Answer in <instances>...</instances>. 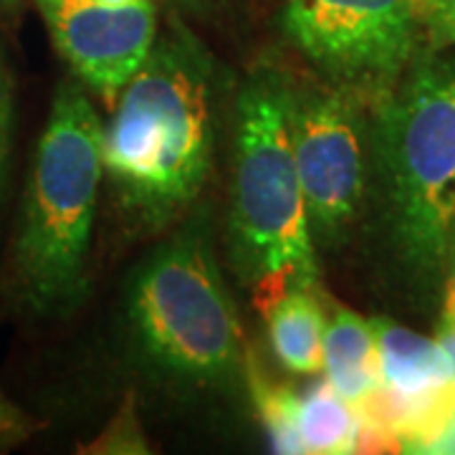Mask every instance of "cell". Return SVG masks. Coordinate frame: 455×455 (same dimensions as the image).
I'll use <instances>...</instances> for the list:
<instances>
[{"label": "cell", "mask_w": 455, "mask_h": 455, "mask_svg": "<svg viewBox=\"0 0 455 455\" xmlns=\"http://www.w3.org/2000/svg\"><path fill=\"white\" fill-rule=\"evenodd\" d=\"M245 377L251 382V395L256 403V412L259 420L263 423V430L268 433L271 448L276 453L283 455H304L301 440L293 425V412H296V395L299 392L286 387V385H274L266 374H260L251 355H248V364H245Z\"/></svg>", "instance_id": "13"}, {"label": "cell", "mask_w": 455, "mask_h": 455, "mask_svg": "<svg viewBox=\"0 0 455 455\" xmlns=\"http://www.w3.org/2000/svg\"><path fill=\"white\" fill-rule=\"evenodd\" d=\"M101 3H107V5H116V8H122V5H132V3H140V0H101Z\"/></svg>", "instance_id": "23"}, {"label": "cell", "mask_w": 455, "mask_h": 455, "mask_svg": "<svg viewBox=\"0 0 455 455\" xmlns=\"http://www.w3.org/2000/svg\"><path fill=\"white\" fill-rule=\"evenodd\" d=\"M427 453H455V403L451 415H448V420L443 425V430L430 443Z\"/></svg>", "instance_id": "19"}, {"label": "cell", "mask_w": 455, "mask_h": 455, "mask_svg": "<svg viewBox=\"0 0 455 455\" xmlns=\"http://www.w3.org/2000/svg\"><path fill=\"white\" fill-rule=\"evenodd\" d=\"M420 49L443 53L455 46V0H418Z\"/></svg>", "instance_id": "14"}, {"label": "cell", "mask_w": 455, "mask_h": 455, "mask_svg": "<svg viewBox=\"0 0 455 455\" xmlns=\"http://www.w3.org/2000/svg\"><path fill=\"white\" fill-rule=\"evenodd\" d=\"M220 74L193 31L172 20L114 99L101 163L134 230L160 233L196 203L215 155Z\"/></svg>", "instance_id": "1"}, {"label": "cell", "mask_w": 455, "mask_h": 455, "mask_svg": "<svg viewBox=\"0 0 455 455\" xmlns=\"http://www.w3.org/2000/svg\"><path fill=\"white\" fill-rule=\"evenodd\" d=\"M230 260L266 309L299 286H316V245L291 145V82L256 68L235 99Z\"/></svg>", "instance_id": "4"}, {"label": "cell", "mask_w": 455, "mask_h": 455, "mask_svg": "<svg viewBox=\"0 0 455 455\" xmlns=\"http://www.w3.org/2000/svg\"><path fill=\"white\" fill-rule=\"evenodd\" d=\"M322 372L326 382L355 405L377 390L382 385V370L372 322L357 311L334 307L326 316Z\"/></svg>", "instance_id": "9"}, {"label": "cell", "mask_w": 455, "mask_h": 455, "mask_svg": "<svg viewBox=\"0 0 455 455\" xmlns=\"http://www.w3.org/2000/svg\"><path fill=\"white\" fill-rule=\"evenodd\" d=\"M101 130L84 84H61L38 137L8 259V289L16 304L36 316L68 314L89 289L104 180Z\"/></svg>", "instance_id": "2"}, {"label": "cell", "mask_w": 455, "mask_h": 455, "mask_svg": "<svg viewBox=\"0 0 455 455\" xmlns=\"http://www.w3.org/2000/svg\"><path fill=\"white\" fill-rule=\"evenodd\" d=\"M127 322L134 352L172 385L228 387L245 377L243 326L200 228L180 230L137 268Z\"/></svg>", "instance_id": "5"}, {"label": "cell", "mask_w": 455, "mask_h": 455, "mask_svg": "<svg viewBox=\"0 0 455 455\" xmlns=\"http://www.w3.org/2000/svg\"><path fill=\"white\" fill-rule=\"evenodd\" d=\"M31 430V418H28L26 412H20V410L0 392V443L23 438V435H28Z\"/></svg>", "instance_id": "17"}, {"label": "cell", "mask_w": 455, "mask_h": 455, "mask_svg": "<svg viewBox=\"0 0 455 455\" xmlns=\"http://www.w3.org/2000/svg\"><path fill=\"white\" fill-rule=\"evenodd\" d=\"M172 3L178 11H185V13H205L208 8H212L215 0H167Z\"/></svg>", "instance_id": "21"}, {"label": "cell", "mask_w": 455, "mask_h": 455, "mask_svg": "<svg viewBox=\"0 0 455 455\" xmlns=\"http://www.w3.org/2000/svg\"><path fill=\"white\" fill-rule=\"evenodd\" d=\"M445 274H453L455 276V233H453V243H451V253H448V271Z\"/></svg>", "instance_id": "22"}, {"label": "cell", "mask_w": 455, "mask_h": 455, "mask_svg": "<svg viewBox=\"0 0 455 455\" xmlns=\"http://www.w3.org/2000/svg\"><path fill=\"white\" fill-rule=\"evenodd\" d=\"M370 322L377 337L382 385L410 397L433 395L453 385L448 357L438 339L423 337L387 316Z\"/></svg>", "instance_id": "10"}, {"label": "cell", "mask_w": 455, "mask_h": 455, "mask_svg": "<svg viewBox=\"0 0 455 455\" xmlns=\"http://www.w3.org/2000/svg\"><path fill=\"white\" fill-rule=\"evenodd\" d=\"M53 49L74 76L112 104L145 61L157 38V5L140 0L107 5L101 0H36Z\"/></svg>", "instance_id": "8"}, {"label": "cell", "mask_w": 455, "mask_h": 455, "mask_svg": "<svg viewBox=\"0 0 455 455\" xmlns=\"http://www.w3.org/2000/svg\"><path fill=\"white\" fill-rule=\"evenodd\" d=\"M281 26L322 82L372 109L420 53L418 0H283Z\"/></svg>", "instance_id": "6"}, {"label": "cell", "mask_w": 455, "mask_h": 455, "mask_svg": "<svg viewBox=\"0 0 455 455\" xmlns=\"http://www.w3.org/2000/svg\"><path fill=\"white\" fill-rule=\"evenodd\" d=\"M263 314L278 364L293 374L322 372L326 316L314 286L286 291L268 304Z\"/></svg>", "instance_id": "11"}, {"label": "cell", "mask_w": 455, "mask_h": 455, "mask_svg": "<svg viewBox=\"0 0 455 455\" xmlns=\"http://www.w3.org/2000/svg\"><path fill=\"white\" fill-rule=\"evenodd\" d=\"M440 329L455 337V276L445 274L443 281V314H440Z\"/></svg>", "instance_id": "18"}, {"label": "cell", "mask_w": 455, "mask_h": 455, "mask_svg": "<svg viewBox=\"0 0 455 455\" xmlns=\"http://www.w3.org/2000/svg\"><path fill=\"white\" fill-rule=\"evenodd\" d=\"M11 132H13V86L0 53V196L5 185L8 155H11Z\"/></svg>", "instance_id": "16"}, {"label": "cell", "mask_w": 455, "mask_h": 455, "mask_svg": "<svg viewBox=\"0 0 455 455\" xmlns=\"http://www.w3.org/2000/svg\"><path fill=\"white\" fill-rule=\"evenodd\" d=\"M438 341L440 347H443V352H445V357H448V367H451V379H453L455 385V337L453 334H448V331H438Z\"/></svg>", "instance_id": "20"}, {"label": "cell", "mask_w": 455, "mask_h": 455, "mask_svg": "<svg viewBox=\"0 0 455 455\" xmlns=\"http://www.w3.org/2000/svg\"><path fill=\"white\" fill-rule=\"evenodd\" d=\"M372 163L392 248L410 276L433 286L455 233V59L418 53L374 107Z\"/></svg>", "instance_id": "3"}, {"label": "cell", "mask_w": 455, "mask_h": 455, "mask_svg": "<svg viewBox=\"0 0 455 455\" xmlns=\"http://www.w3.org/2000/svg\"><path fill=\"white\" fill-rule=\"evenodd\" d=\"M92 453H147L145 435L142 427L137 423V412H134V403H124L122 410L114 415L109 427L94 440V445L89 448Z\"/></svg>", "instance_id": "15"}, {"label": "cell", "mask_w": 455, "mask_h": 455, "mask_svg": "<svg viewBox=\"0 0 455 455\" xmlns=\"http://www.w3.org/2000/svg\"><path fill=\"white\" fill-rule=\"evenodd\" d=\"M370 109L331 84L291 82L293 160L314 245H337L359 218L372 163Z\"/></svg>", "instance_id": "7"}, {"label": "cell", "mask_w": 455, "mask_h": 455, "mask_svg": "<svg viewBox=\"0 0 455 455\" xmlns=\"http://www.w3.org/2000/svg\"><path fill=\"white\" fill-rule=\"evenodd\" d=\"M293 425L304 455L357 453L362 418L355 403L341 397L326 377L296 395Z\"/></svg>", "instance_id": "12"}, {"label": "cell", "mask_w": 455, "mask_h": 455, "mask_svg": "<svg viewBox=\"0 0 455 455\" xmlns=\"http://www.w3.org/2000/svg\"><path fill=\"white\" fill-rule=\"evenodd\" d=\"M11 3H16V0H0V5H11Z\"/></svg>", "instance_id": "24"}]
</instances>
